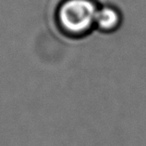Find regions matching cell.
I'll return each mask as SVG.
<instances>
[{
  "label": "cell",
  "instance_id": "cell-1",
  "mask_svg": "<svg viewBox=\"0 0 146 146\" xmlns=\"http://www.w3.org/2000/svg\"><path fill=\"white\" fill-rule=\"evenodd\" d=\"M99 7L94 0H65L57 7L56 24L68 36H85L95 28Z\"/></svg>",
  "mask_w": 146,
  "mask_h": 146
},
{
  "label": "cell",
  "instance_id": "cell-2",
  "mask_svg": "<svg viewBox=\"0 0 146 146\" xmlns=\"http://www.w3.org/2000/svg\"><path fill=\"white\" fill-rule=\"evenodd\" d=\"M123 21V15L117 7L110 5L103 6L98 9L95 28L103 33H114L120 29Z\"/></svg>",
  "mask_w": 146,
  "mask_h": 146
}]
</instances>
